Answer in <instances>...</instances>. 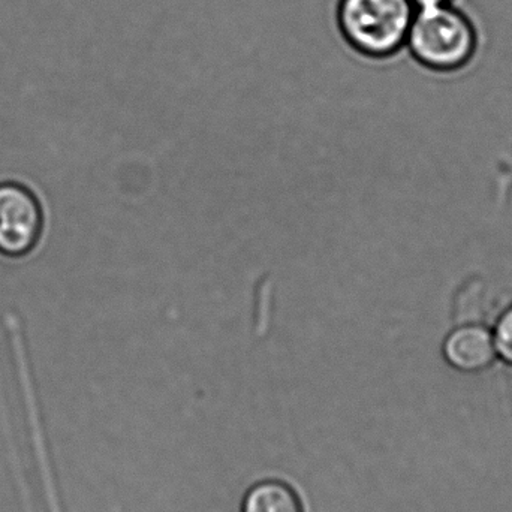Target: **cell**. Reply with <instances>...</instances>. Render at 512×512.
<instances>
[{
    "mask_svg": "<svg viewBox=\"0 0 512 512\" xmlns=\"http://www.w3.org/2000/svg\"><path fill=\"white\" fill-rule=\"evenodd\" d=\"M415 12L412 0H337L334 20L355 53L382 62L405 50Z\"/></svg>",
    "mask_w": 512,
    "mask_h": 512,
    "instance_id": "1",
    "label": "cell"
},
{
    "mask_svg": "<svg viewBox=\"0 0 512 512\" xmlns=\"http://www.w3.org/2000/svg\"><path fill=\"white\" fill-rule=\"evenodd\" d=\"M405 50L429 71L457 72L466 68L477 54V27L456 5L418 8Z\"/></svg>",
    "mask_w": 512,
    "mask_h": 512,
    "instance_id": "2",
    "label": "cell"
},
{
    "mask_svg": "<svg viewBox=\"0 0 512 512\" xmlns=\"http://www.w3.org/2000/svg\"><path fill=\"white\" fill-rule=\"evenodd\" d=\"M45 216L39 198L17 182L0 183V255L24 258L38 248Z\"/></svg>",
    "mask_w": 512,
    "mask_h": 512,
    "instance_id": "3",
    "label": "cell"
},
{
    "mask_svg": "<svg viewBox=\"0 0 512 512\" xmlns=\"http://www.w3.org/2000/svg\"><path fill=\"white\" fill-rule=\"evenodd\" d=\"M442 357L460 373H483L498 361L490 325L463 321L454 325L442 340Z\"/></svg>",
    "mask_w": 512,
    "mask_h": 512,
    "instance_id": "4",
    "label": "cell"
},
{
    "mask_svg": "<svg viewBox=\"0 0 512 512\" xmlns=\"http://www.w3.org/2000/svg\"><path fill=\"white\" fill-rule=\"evenodd\" d=\"M240 512H304L294 487L280 480H264L246 492Z\"/></svg>",
    "mask_w": 512,
    "mask_h": 512,
    "instance_id": "5",
    "label": "cell"
},
{
    "mask_svg": "<svg viewBox=\"0 0 512 512\" xmlns=\"http://www.w3.org/2000/svg\"><path fill=\"white\" fill-rule=\"evenodd\" d=\"M492 330L496 357L512 369V301L496 315Z\"/></svg>",
    "mask_w": 512,
    "mask_h": 512,
    "instance_id": "6",
    "label": "cell"
},
{
    "mask_svg": "<svg viewBox=\"0 0 512 512\" xmlns=\"http://www.w3.org/2000/svg\"><path fill=\"white\" fill-rule=\"evenodd\" d=\"M418 8H430V6L454 5L456 0H412Z\"/></svg>",
    "mask_w": 512,
    "mask_h": 512,
    "instance_id": "7",
    "label": "cell"
}]
</instances>
